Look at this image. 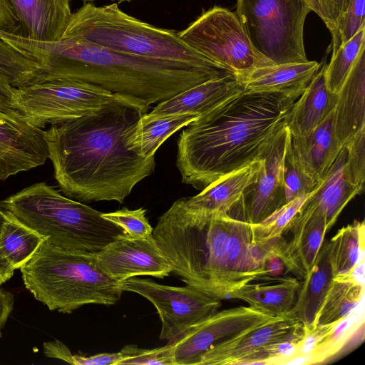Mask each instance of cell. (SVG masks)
Listing matches in <instances>:
<instances>
[{
    "instance_id": "3",
    "label": "cell",
    "mask_w": 365,
    "mask_h": 365,
    "mask_svg": "<svg viewBox=\"0 0 365 365\" xmlns=\"http://www.w3.org/2000/svg\"><path fill=\"white\" fill-rule=\"evenodd\" d=\"M6 42L41 64L42 72L34 82L84 81L148 107L197 84L235 73L226 69L118 53L73 38L41 42L11 34Z\"/></svg>"
},
{
    "instance_id": "20",
    "label": "cell",
    "mask_w": 365,
    "mask_h": 365,
    "mask_svg": "<svg viewBox=\"0 0 365 365\" xmlns=\"http://www.w3.org/2000/svg\"><path fill=\"white\" fill-rule=\"evenodd\" d=\"M16 16L20 36L41 42L60 40L69 24L71 0H8Z\"/></svg>"
},
{
    "instance_id": "1",
    "label": "cell",
    "mask_w": 365,
    "mask_h": 365,
    "mask_svg": "<svg viewBox=\"0 0 365 365\" xmlns=\"http://www.w3.org/2000/svg\"><path fill=\"white\" fill-rule=\"evenodd\" d=\"M150 107L125 96L45 130L55 179L67 197L79 202H124L133 187L150 175L155 155L141 157L128 140Z\"/></svg>"
},
{
    "instance_id": "5",
    "label": "cell",
    "mask_w": 365,
    "mask_h": 365,
    "mask_svg": "<svg viewBox=\"0 0 365 365\" xmlns=\"http://www.w3.org/2000/svg\"><path fill=\"white\" fill-rule=\"evenodd\" d=\"M0 207L62 250L94 255L126 235L101 212L41 182L0 201Z\"/></svg>"
},
{
    "instance_id": "38",
    "label": "cell",
    "mask_w": 365,
    "mask_h": 365,
    "mask_svg": "<svg viewBox=\"0 0 365 365\" xmlns=\"http://www.w3.org/2000/svg\"><path fill=\"white\" fill-rule=\"evenodd\" d=\"M143 207L129 210L126 207L107 213L102 216L121 227L126 235L132 237H146L153 235V228L145 216Z\"/></svg>"
},
{
    "instance_id": "22",
    "label": "cell",
    "mask_w": 365,
    "mask_h": 365,
    "mask_svg": "<svg viewBox=\"0 0 365 365\" xmlns=\"http://www.w3.org/2000/svg\"><path fill=\"white\" fill-rule=\"evenodd\" d=\"M365 48L360 52L342 87L334 109V126L341 148L365 132Z\"/></svg>"
},
{
    "instance_id": "13",
    "label": "cell",
    "mask_w": 365,
    "mask_h": 365,
    "mask_svg": "<svg viewBox=\"0 0 365 365\" xmlns=\"http://www.w3.org/2000/svg\"><path fill=\"white\" fill-rule=\"evenodd\" d=\"M289 130L287 126L267 146L259 159L260 170L232 207L238 217L249 224H257L286 203L283 163Z\"/></svg>"
},
{
    "instance_id": "24",
    "label": "cell",
    "mask_w": 365,
    "mask_h": 365,
    "mask_svg": "<svg viewBox=\"0 0 365 365\" xmlns=\"http://www.w3.org/2000/svg\"><path fill=\"white\" fill-rule=\"evenodd\" d=\"M320 63L273 64L257 68L240 78L243 92L277 93L297 99L317 73Z\"/></svg>"
},
{
    "instance_id": "15",
    "label": "cell",
    "mask_w": 365,
    "mask_h": 365,
    "mask_svg": "<svg viewBox=\"0 0 365 365\" xmlns=\"http://www.w3.org/2000/svg\"><path fill=\"white\" fill-rule=\"evenodd\" d=\"M47 158L45 130L21 116L0 113V180L42 165Z\"/></svg>"
},
{
    "instance_id": "40",
    "label": "cell",
    "mask_w": 365,
    "mask_h": 365,
    "mask_svg": "<svg viewBox=\"0 0 365 365\" xmlns=\"http://www.w3.org/2000/svg\"><path fill=\"white\" fill-rule=\"evenodd\" d=\"M314 12L322 19L331 34L341 16L352 0H315Z\"/></svg>"
},
{
    "instance_id": "35",
    "label": "cell",
    "mask_w": 365,
    "mask_h": 365,
    "mask_svg": "<svg viewBox=\"0 0 365 365\" xmlns=\"http://www.w3.org/2000/svg\"><path fill=\"white\" fill-rule=\"evenodd\" d=\"M283 180L286 203L297 197L312 192L317 187L303 172L297 161L292 147L290 133L287 139L284 157Z\"/></svg>"
},
{
    "instance_id": "16",
    "label": "cell",
    "mask_w": 365,
    "mask_h": 365,
    "mask_svg": "<svg viewBox=\"0 0 365 365\" xmlns=\"http://www.w3.org/2000/svg\"><path fill=\"white\" fill-rule=\"evenodd\" d=\"M327 232L320 212L300 209L283 232H291L289 240L282 235L277 240L275 255L285 269L303 279L315 262Z\"/></svg>"
},
{
    "instance_id": "23",
    "label": "cell",
    "mask_w": 365,
    "mask_h": 365,
    "mask_svg": "<svg viewBox=\"0 0 365 365\" xmlns=\"http://www.w3.org/2000/svg\"><path fill=\"white\" fill-rule=\"evenodd\" d=\"M291 143L301 169L317 187L342 148L334 132V110L310 134L291 135Z\"/></svg>"
},
{
    "instance_id": "21",
    "label": "cell",
    "mask_w": 365,
    "mask_h": 365,
    "mask_svg": "<svg viewBox=\"0 0 365 365\" xmlns=\"http://www.w3.org/2000/svg\"><path fill=\"white\" fill-rule=\"evenodd\" d=\"M301 323L283 317L225 339L206 351L197 365H237L243 358L287 334Z\"/></svg>"
},
{
    "instance_id": "42",
    "label": "cell",
    "mask_w": 365,
    "mask_h": 365,
    "mask_svg": "<svg viewBox=\"0 0 365 365\" xmlns=\"http://www.w3.org/2000/svg\"><path fill=\"white\" fill-rule=\"evenodd\" d=\"M43 354L48 358L57 359L75 364V356L69 348L58 339L43 344Z\"/></svg>"
},
{
    "instance_id": "45",
    "label": "cell",
    "mask_w": 365,
    "mask_h": 365,
    "mask_svg": "<svg viewBox=\"0 0 365 365\" xmlns=\"http://www.w3.org/2000/svg\"><path fill=\"white\" fill-rule=\"evenodd\" d=\"M14 300L12 293L0 289V338L2 336L1 329L13 309Z\"/></svg>"
},
{
    "instance_id": "30",
    "label": "cell",
    "mask_w": 365,
    "mask_h": 365,
    "mask_svg": "<svg viewBox=\"0 0 365 365\" xmlns=\"http://www.w3.org/2000/svg\"><path fill=\"white\" fill-rule=\"evenodd\" d=\"M329 243L334 277L348 272L364 260V222L355 220L341 227Z\"/></svg>"
},
{
    "instance_id": "9",
    "label": "cell",
    "mask_w": 365,
    "mask_h": 365,
    "mask_svg": "<svg viewBox=\"0 0 365 365\" xmlns=\"http://www.w3.org/2000/svg\"><path fill=\"white\" fill-rule=\"evenodd\" d=\"M118 95L84 81L51 79L12 88L16 110L31 126L43 129L88 114Z\"/></svg>"
},
{
    "instance_id": "31",
    "label": "cell",
    "mask_w": 365,
    "mask_h": 365,
    "mask_svg": "<svg viewBox=\"0 0 365 365\" xmlns=\"http://www.w3.org/2000/svg\"><path fill=\"white\" fill-rule=\"evenodd\" d=\"M6 212L8 218L0 235V250L15 269H20L46 239Z\"/></svg>"
},
{
    "instance_id": "7",
    "label": "cell",
    "mask_w": 365,
    "mask_h": 365,
    "mask_svg": "<svg viewBox=\"0 0 365 365\" xmlns=\"http://www.w3.org/2000/svg\"><path fill=\"white\" fill-rule=\"evenodd\" d=\"M92 256L45 240L19 269L26 288L51 311L71 314L86 304H115L123 292L121 282L101 272Z\"/></svg>"
},
{
    "instance_id": "37",
    "label": "cell",
    "mask_w": 365,
    "mask_h": 365,
    "mask_svg": "<svg viewBox=\"0 0 365 365\" xmlns=\"http://www.w3.org/2000/svg\"><path fill=\"white\" fill-rule=\"evenodd\" d=\"M122 359L117 365H176L173 344L155 349L139 348L134 344H128L120 351Z\"/></svg>"
},
{
    "instance_id": "26",
    "label": "cell",
    "mask_w": 365,
    "mask_h": 365,
    "mask_svg": "<svg viewBox=\"0 0 365 365\" xmlns=\"http://www.w3.org/2000/svg\"><path fill=\"white\" fill-rule=\"evenodd\" d=\"M326 60L293 104L287 128L292 136H302L313 132L334 110L337 94L330 92L326 85Z\"/></svg>"
},
{
    "instance_id": "34",
    "label": "cell",
    "mask_w": 365,
    "mask_h": 365,
    "mask_svg": "<svg viewBox=\"0 0 365 365\" xmlns=\"http://www.w3.org/2000/svg\"><path fill=\"white\" fill-rule=\"evenodd\" d=\"M312 192L297 197L257 224H250L252 242L259 244L278 238Z\"/></svg>"
},
{
    "instance_id": "10",
    "label": "cell",
    "mask_w": 365,
    "mask_h": 365,
    "mask_svg": "<svg viewBox=\"0 0 365 365\" xmlns=\"http://www.w3.org/2000/svg\"><path fill=\"white\" fill-rule=\"evenodd\" d=\"M179 35L195 51L240 77L273 65L253 48L237 14L225 8L207 10Z\"/></svg>"
},
{
    "instance_id": "27",
    "label": "cell",
    "mask_w": 365,
    "mask_h": 365,
    "mask_svg": "<svg viewBox=\"0 0 365 365\" xmlns=\"http://www.w3.org/2000/svg\"><path fill=\"white\" fill-rule=\"evenodd\" d=\"M333 277L329 243L324 241L315 262L300 282L295 303L286 317L301 323L306 330L314 328L318 312Z\"/></svg>"
},
{
    "instance_id": "48",
    "label": "cell",
    "mask_w": 365,
    "mask_h": 365,
    "mask_svg": "<svg viewBox=\"0 0 365 365\" xmlns=\"http://www.w3.org/2000/svg\"><path fill=\"white\" fill-rule=\"evenodd\" d=\"M84 2H91V1H96V0H82ZM112 1H132V0H112Z\"/></svg>"
},
{
    "instance_id": "11",
    "label": "cell",
    "mask_w": 365,
    "mask_h": 365,
    "mask_svg": "<svg viewBox=\"0 0 365 365\" xmlns=\"http://www.w3.org/2000/svg\"><path fill=\"white\" fill-rule=\"evenodd\" d=\"M123 291L137 293L155 307L161 321L160 339L172 342L217 312L221 300L187 284L175 287L136 277L121 282Z\"/></svg>"
},
{
    "instance_id": "36",
    "label": "cell",
    "mask_w": 365,
    "mask_h": 365,
    "mask_svg": "<svg viewBox=\"0 0 365 365\" xmlns=\"http://www.w3.org/2000/svg\"><path fill=\"white\" fill-rule=\"evenodd\" d=\"M365 0H352L331 34L332 53L365 27Z\"/></svg>"
},
{
    "instance_id": "32",
    "label": "cell",
    "mask_w": 365,
    "mask_h": 365,
    "mask_svg": "<svg viewBox=\"0 0 365 365\" xmlns=\"http://www.w3.org/2000/svg\"><path fill=\"white\" fill-rule=\"evenodd\" d=\"M364 284L333 279L316 319V326L335 322L364 304Z\"/></svg>"
},
{
    "instance_id": "17",
    "label": "cell",
    "mask_w": 365,
    "mask_h": 365,
    "mask_svg": "<svg viewBox=\"0 0 365 365\" xmlns=\"http://www.w3.org/2000/svg\"><path fill=\"white\" fill-rule=\"evenodd\" d=\"M364 327L362 304L340 320L306 330L304 364H329L344 357L363 343Z\"/></svg>"
},
{
    "instance_id": "43",
    "label": "cell",
    "mask_w": 365,
    "mask_h": 365,
    "mask_svg": "<svg viewBox=\"0 0 365 365\" xmlns=\"http://www.w3.org/2000/svg\"><path fill=\"white\" fill-rule=\"evenodd\" d=\"M121 359L120 351L102 353L90 356L76 354L75 365H117Z\"/></svg>"
},
{
    "instance_id": "44",
    "label": "cell",
    "mask_w": 365,
    "mask_h": 365,
    "mask_svg": "<svg viewBox=\"0 0 365 365\" xmlns=\"http://www.w3.org/2000/svg\"><path fill=\"white\" fill-rule=\"evenodd\" d=\"M12 88L6 81L0 78V113L21 116L13 103Z\"/></svg>"
},
{
    "instance_id": "29",
    "label": "cell",
    "mask_w": 365,
    "mask_h": 365,
    "mask_svg": "<svg viewBox=\"0 0 365 365\" xmlns=\"http://www.w3.org/2000/svg\"><path fill=\"white\" fill-rule=\"evenodd\" d=\"M199 116L185 113L148 120L141 117L128 140V148L141 157L154 156L158 148L170 135Z\"/></svg>"
},
{
    "instance_id": "41",
    "label": "cell",
    "mask_w": 365,
    "mask_h": 365,
    "mask_svg": "<svg viewBox=\"0 0 365 365\" xmlns=\"http://www.w3.org/2000/svg\"><path fill=\"white\" fill-rule=\"evenodd\" d=\"M0 30L21 35L20 25L8 0H0Z\"/></svg>"
},
{
    "instance_id": "14",
    "label": "cell",
    "mask_w": 365,
    "mask_h": 365,
    "mask_svg": "<svg viewBox=\"0 0 365 365\" xmlns=\"http://www.w3.org/2000/svg\"><path fill=\"white\" fill-rule=\"evenodd\" d=\"M92 257L101 272L118 282L143 275L163 279L172 272L170 263L153 235L146 237L125 235Z\"/></svg>"
},
{
    "instance_id": "19",
    "label": "cell",
    "mask_w": 365,
    "mask_h": 365,
    "mask_svg": "<svg viewBox=\"0 0 365 365\" xmlns=\"http://www.w3.org/2000/svg\"><path fill=\"white\" fill-rule=\"evenodd\" d=\"M262 166L261 159L212 182L197 195L179 199L189 212L203 217L229 213L245 189L254 182Z\"/></svg>"
},
{
    "instance_id": "18",
    "label": "cell",
    "mask_w": 365,
    "mask_h": 365,
    "mask_svg": "<svg viewBox=\"0 0 365 365\" xmlns=\"http://www.w3.org/2000/svg\"><path fill=\"white\" fill-rule=\"evenodd\" d=\"M242 91V83L237 74L211 79L158 103L142 118L148 120L185 113L202 115Z\"/></svg>"
},
{
    "instance_id": "2",
    "label": "cell",
    "mask_w": 365,
    "mask_h": 365,
    "mask_svg": "<svg viewBox=\"0 0 365 365\" xmlns=\"http://www.w3.org/2000/svg\"><path fill=\"white\" fill-rule=\"evenodd\" d=\"M297 99L277 93L241 91L187 125L177 140L182 182L202 190L259 159L287 126Z\"/></svg>"
},
{
    "instance_id": "4",
    "label": "cell",
    "mask_w": 365,
    "mask_h": 365,
    "mask_svg": "<svg viewBox=\"0 0 365 365\" xmlns=\"http://www.w3.org/2000/svg\"><path fill=\"white\" fill-rule=\"evenodd\" d=\"M229 213L203 217L187 211L180 200L164 212L153 236L172 272L185 282L219 299L237 291L231 274Z\"/></svg>"
},
{
    "instance_id": "12",
    "label": "cell",
    "mask_w": 365,
    "mask_h": 365,
    "mask_svg": "<svg viewBox=\"0 0 365 365\" xmlns=\"http://www.w3.org/2000/svg\"><path fill=\"white\" fill-rule=\"evenodd\" d=\"M281 318L283 317H272L249 306L217 311L171 342L175 364L197 365L200 356L216 343Z\"/></svg>"
},
{
    "instance_id": "39",
    "label": "cell",
    "mask_w": 365,
    "mask_h": 365,
    "mask_svg": "<svg viewBox=\"0 0 365 365\" xmlns=\"http://www.w3.org/2000/svg\"><path fill=\"white\" fill-rule=\"evenodd\" d=\"M346 163L354 185L361 191L365 180V132L359 134L346 147Z\"/></svg>"
},
{
    "instance_id": "47",
    "label": "cell",
    "mask_w": 365,
    "mask_h": 365,
    "mask_svg": "<svg viewBox=\"0 0 365 365\" xmlns=\"http://www.w3.org/2000/svg\"><path fill=\"white\" fill-rule=\"evenodd\" d=\"M7 213L6 211H3L0 208V235L2 232V229L4 227V225H5L6 222L7 221Z\"/></svg>"
},
{
    "instance_id": "28",
    "label": "cell",
    "mask_w": 365,
    "mask_h": 365,
    "mask_svg": "<svg viewBox=\"0 0 365 365\" xmlns=\"http://www.w3.org/2000/svg\"><path fill=\"white\" fill-rule=\"evenodd\" d=\"M299 285L300 282L292 277L272 284L250 283L235 292L232 299L242 300L264 314L286 317L295 303Z\"/></svg>"
},
{
    "instance_id": "25",
    "label": "cell",
    "mask_w": 365,
    "mask_h": 365,
    "mask_svg": "<svg viewBox=\"0 0 365 365\" xmlns=\"http://www.w3.org/2000/svg\"><path fill=\"white\" fill-rule=\"evenodd\" d=\"M346 157V148H342L325 178L301 207L320 212L325 220L327 231L333 227L345 206L362 192L351 180Z\"/></svg>"
},
{
    "instance_id": "8",
    "label": "cell",
    "mask_w": 365,
    "mask_h": 365,
    "mask_svg": "<svg viewBox=\"0 0 365 365\" xmlns=\"http://www.w3.org/2000/svg\"><path fill=\"white\" fill-rule=\"evenodd\" d=\"M315 0H237V16L255 51L272 64L308 61L304 25Z\"/></svg>"
},
{
    "instance_id": "33",
    "label": "cell",
    "mask_w": 365,
    "mask_h": 365,
    "mask_svg": "<svg viewBox=\"0 0 365 365\" xmlns=\"http://www.w3.org/2000/svg\"><path fill=\"white\" fill-rule=\"evenodd\" d=\"M363 48H365V27L332 53L325 69L326 85L330 92L339 93Z\"/></svg>"
},
{
    "instance_id": "46",
    "label": "cell",
    "mask_w": 365,
    "mask_h": 365,
    "mask_svg": "<svg viewBox=\"0 0 365 365\" xmlns=\"http://www.w3.org/2000/svg\"><path fill=\"white\" fill-rule=\"evenodd\" d=\"M14 270V267L0 250V285L11 278Z\"/></svg>"
},
{
    "instance_id": "6",
    "label": "cell",
    "mask_w": 365,
    "mask_h": 365,
    "mask_svg": "<svg viewBox=\"0 0 365 365\" xmlns=\"http://www.w3.org/2000/svg\"><path fill=\"white\" fill-rule=\"evenodd\" d=\"M66 38L132 56L229 70L188 46L179 32L142 21L123 11L116 3L102 6L85 4L72 13L61 39Z\"/></svg>"
}]
</instances>
